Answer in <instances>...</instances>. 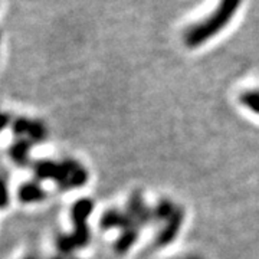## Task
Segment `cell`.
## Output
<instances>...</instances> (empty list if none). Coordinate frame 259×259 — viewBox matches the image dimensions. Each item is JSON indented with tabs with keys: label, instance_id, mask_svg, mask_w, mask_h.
<instances>
[{
	"label": "cell",
	"instance_id": "cell-1",
	"mask_svg": "<svg viewBox=\"0 0 259 259\" xmlns=\"http://www.w3.org/2000/svg\"><path fill=\"white\" fill-rule=\"evenodd\" d=\"M243 0H219L216 9L203 20L186 30L185 45L187 48L202 47L209 39L219 35L238 13Z\"/></svg>",
	"mask_w": 259,
	"mask_h": 259
},
{
	"label": "cell",
	"instance_id": "cell-2",
	"mask_svg": "<svg viewBox=\"0 0 259 259\" xmlns=\"http://www.w3.org/2000/svg\"><path fill=\"white\" fill-rule=\"evenodd\" d=\"M91 210H93V202L88 199H81L72 206L71 216L74 221V232L71 235H59L56 239V246L62 253H69L88 243L90 231L87 226V219Z\"/></svg>",
	"mask_w": 259,
	"mask_h": 259
},
{
	"label": "cell",
	"instance_id": "cell-3",
	"mask_svg": "<svg viewBox=\"0 0 259 259\" xmlns=\"http://www.w3.org/2000/svg\"><path fill=\"white\" fill-rule=\"evenodd\" d=\"M33 143L29 139H18L9 148V156L15 164L26 167L29 164V154Z\"/></svg>",
	"mask_w": 259,
	"mask_h": 259
},
{
	"label": "cell",
	"instance_id": "cell-4",
	"mask_svg": "<svg viewBox=\"0 0 259 259\" xmlns=\"http://www.w3.org/2000/svg\"><path fill=\"white\" fill-rule=\"evenodd\" d=\"M18 197L19 200L25 204L37 203V202H42L47 197V193L35 182H26V183H23L19 187Z\"/></svg>",
	"mask_w": 259,
	"mask_h": 259
},
{
	"label": "cell",
	"instance_id": "cell-5",
	"mask_svg": "<svg viewBox=\"0 0 259 259\" xmlns=\"http://www.w3.org/2000/svg\"><path fill=\"white\" fill-rule=\"evenodd\" d=\"M56 164L55 161H51V160H39L33 164V171H35V176L37 180H54L56 171Z\"/></svg>",
	"mask_w": 259,
	"mask_h": 259
},
{
	"label": "cell",
	"instance_id": "cell-6",
	"mask_svg": "<svg viewBox=\"0 0 259 259\" xmlns=\"http://www.w3.org/2000/svg\"><path fill=\"white\" fill-rule=\"evenodd\" d=\"M48 137L47 125L39 120H32L30 127L28 131V139L35 144V143H42Z\"/></svg>",
	"mask_w": 259,
	"mask_h": 259
},
{
	"label": "cell",
	"instance_id": "cell-7",
	"mask_svg": "<svg viewBox=\"0 0 259 259\" xmlns=\"http://www.w3.org/2000/svg\"><path fill=\"white\" fill-rule=\"evenodd\" d=\"M30 122L32 120H29L26 117H18L15 120L12 121V130H13V134L22 139V136L28 134L29 127H30Z\"/></svg>",
	"mask_w": 259,
	"mask_h": 259
},
{
	"label": "cell",
	"instance_id": "cell-8",
	"mask_svg": "<svg viewBox=\"0 0 259 259\" xmlns=\"http://www.w3.org/2000/svg\"><path fill=\"white\" fill-rule=\"evenodd\" d=\"M242 102L245 104V107L250 108L253 112L259 114V94L258 93H246L242 95Z\"/></svg>",
	"mask_w": 259,
	"mask_h": 259
},
{
	"label": "cell",
	"instance_id": "cell-9",
	"mask_svg": "<svg viewBox=\"0 0 259 259\" xmlns=\"http://www.w3.org/2000/svg\"><path fill=\"white\" fill-rule=\"evenodd\" d=\"M10 196H9V190H8V185L3 179H0V209H5L8 207L9 204Z\"/></svg>",
	"mask_w": 259,
	"mask_h": 259
},
{
	"label": "cell",
	"instance_id": "cell-10",
	"mask_svg": "<svg viewBox=\"0 0 259 259\" xmlns=\"http://www.w3.org/2000/svg\"><path fill=\"white\" fill-rule=\"evenodd\" d=\"M9 124H10V115H9V114L0 111V131H3V130H5L6 127H8V125H9Z\"/></svg>",
	"mask_w": 259,
	"mask_h": 259
},
{
	"label": "cell",
	"instance_id": "cell-11",
	"mask_svg": "<svg viewBox=\"0 0 259 259\" xmlns=\"http://www.w3.org/2000/svg\"><path fill=\"white\" fill-rule=\"evenodd\" d=\"M23 259H37L36 256H26V258H23Z\"/></svg>",
	"mask_w": 259,
	"mask_h": 259
},
{
	"label": "cell",
	"instance_id": "cell-12",
	"mask_svg": "<svg viewBox=\"0 0 259 259\" xmlns=\"http://www.w3.org/2000/svg\"><path fill=\"white\" fill-rule=\"evenodd\" d=\"M186 259H197V258H186Z\"/></svg>",
	"mask_w": 259,
	"mask_h": 259
},
{
	"label": "cell",
	"instance_id": "cell-13",
	"mask_svg": "<svg viewBox=\"0 0 259 259\" xmlns=\"http://www.w3.org/2000/svg\"><path fill=\"white\" fill-rule=\"evenodd\" d=\"M54 259H61V258H54Z\"/></svg>",
	"mask_w": 259,
	"mask_h": 259
}]
</instances>
